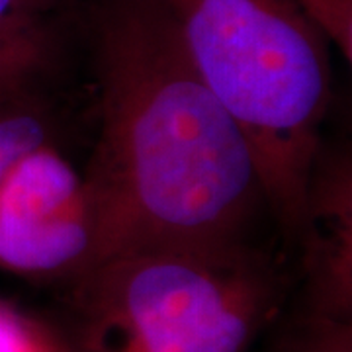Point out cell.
I'll return each mask as SVG.
<instances>
[{
    "label": "cell",
    "mask_w": 352,
    "mask_h": 352,
    "mask_svg": "<svg viewBox=\"0 0 352 352\" xmlns=\"http://www.w3.org/2000/svg\"><path fill=\"white\" fill-rule=\"evenodd\" d=\"M73 294L80 352H247L284 286L233 241L118 252L75 278Z\"/></svg>",
    "instance_id": "obj_3"
},
{
    "label": "cell",
    "mask_w": 352,
    "mask_h": 352,
    "mask_svg": "<svg viewBox=\"0 0 352 352\" xmlns=\"http://www.w3.org/2000/svg\"><path fill=\"white\" fill-rule=\"evenodd\" d=\"M6 166H8V164H0V180H2V176H4V170H6Z\"/></svg>",
    "instance_id": "obj_11"
},
{
    "label": "cell",
    "mask_w": 352,
    "mask_h": 352,
    "mask_svg": "<svg viewBox=\"0 0 352 352\" xmlns=\"http://www.w3.org/2000/svg\"><path fill=\"white\" fill-rule=\"evenodd\" d=\"M98 69L100 133L82 176L88 268L138 247L239 241L264 201L258 166L159 0L110 14Z\"/></svg>",
    "instance_id": "obj_1"
},
{
    "label": "cell",
    "mask_w": 352,
    "mask_h": 352,
    "mask_svg": "<svg viewBox=\"0 0 352 352\" xmlns=\"http://www.w3.org/2000/svg\"><path fill=\"white\" fill-rule=\"evenodd\" d=\"M47 127L36 113L16 108L0 110V164H10L20 155L47 145Z\"/></svg>",
    "instance_id": "obj_8"
},
{
    "label": "cell",
    "mask_w": 352,
    "mask_h": 352,
    "mask_svg": "<svg viewBox=\"0 0 352 352\" xmlns=\"http://www.w3.org/2000/svg\"><path fill=\"white\" fill-rule=\"evenodd\" d=\"M92 261L82 176L50 145L14 159L0 180V268L78 278Z\"/></svg>",
    "instance_id": "obj_4"
},
{
    "label": "cell",
    "mask_w": 352,
    "mask_h": 352,
    "mask_svg": "<svg viewBox=\"0 0 352 352\" xmlns=\"http://www.w3.org/2000/svg\"><path fill=\"white\" fill-rule=\"evenodd\" d=\"M351 166H315L302 223L309 229L307 314L351 319Z\"/></svg>",
    "instance_id": "obj_5"
},
{
    "label": "cell",
    "mask_w": 352,
    "mask_h": 352,
    "mask_svg": "<svg viewBox=\"0 0 352 352\" xmlns=\"http://www.w3.org/2000/svg\"><path fill=\"white\" fill-rule=\"evenodd\" d=\"M251 145L264 201L302 229L331 102V45L289 0H159Z\"/></svg>",
    "instance_id": "obj_2"
},
{
    "label": "cell",
    "mask_w": 352,
    "mask_h": 352,
    "mask_svg": "<svg viewBox=\"0 0 352 352\" xmlns=\"http://www.w3.org/2000/svg\"><path fill=\"white\" fill-rule=\"evenodd\" d=\"M50 59L43 24L0 28V110L12 104L38 78Z\"/></svg>",
    "instance_id": "obj_6"
},
{
    "label": "cell",
    "mask_w": 352,
    "mask_h": 352,
    "mask_svg": "<svg viewBox=\"0 0 352 352\" xmlns=\"http://www.w3.org/2000/svg\"><path fill=\"white\" fill-rule=\"evenodd\" d=\"M47 0H0V28L41 24Z\"/></svg>",
    "instance_id": "obj_10"
},
{
    "label": "cell",
    "mask_w": 352,
    "mask_h": 352,
    "mask_svg": "<svg viewBox=\"0 0 352 352\" xmlns=\"http://www.w3.org/2000/svg\"><path fill=\"white\" fill-rule=\"evenodd\" d=\"M278 352H352V327L344 323H303Z\"/></svg>",
    "instance_id": "obj_9"
},
{
    "label": "cell",
    "mask_w": 352,
    "mask_h": 352,
    "mask_svg": "<svg viewBox=\"0 0 352 352\" xmlns=\"http://www.w3.org/2000/svg\"><path fill=\"white\" fill-rule=\"evenodd\" d=\"M325 36L329 45L352 61V0H289Z\"/></svg>",
    "instance_id": "obj_7"
}]
</instances>
